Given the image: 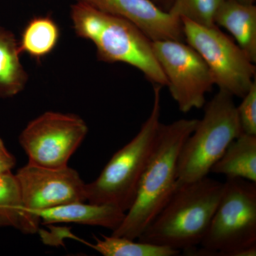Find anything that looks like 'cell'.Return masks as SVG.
<instances>
[{
  "mask_svg": "<svg viewBox=\"0 0 256 256\" xmlns=\"http://www.w3.org/2000/svg\"><path fill=\"white\" fill-rule=\"evenodd\" d=\"M153 50L164 72L168 86L181 112L201 108L214 84L213 76L200 54L178 40L152 42Z\"/></svg>",
  "mask_w": 256,
  "mask_h": 256,
  "instance_id": "9",
  "label": "cell"
},
{
  "mask_svg": "<svg viewBox=\"0 0 256 256\" xmlns=\"http://www.w3.org/2000/svg\"><path fill=\"white\" fill-rule=\"evenodd\" d=\"M214 22L230 32L252 63H256V6L236 0H224Z\"/></svg>",
  "mask_w": 256,
  "mask_h": 256,
  "instance_id": "13",
  "label": "cell"
},
{
  "mask_svg": "<svg viewBox=\"0 0 256 256\" xmlns=\"http://www.w3.org/2000/svg\"><path fill=\"white\" fill-rule=\"evenodd\" d=\"M223 194L198 252L200 256L256 255V183L226 178Z\"/></svg>",
  "mask_w": 256,
  "mask_h": 256,
  "instance_id": "5",
  "label": "cell"
},
{
  "mask_svg": "<svg viewBox=\"0 0 256 256\" xmlns=\"http://www.w3.org/2000/svg\"><path fill=\"white\" fill-rule=\"evenodd\" d=\"M224 186L225 184L208 176L176 186L169 201L138 240L191 252L206 234Z\"/></svg>",
  "mask_w": 256,
  "mask_h": 256,
  "instance_id": "3",
  "label": "cell"
},
{
  "mask_svg": "<svg viewBox=\"0 0 256 256\" xmlns=\"http://www.w3.org/2000/svg\"><path fill=\"white\" fill-rule=\"evenodd\" d=\"M236 107L239 124L244 134L256 136V80Z\"/></svg>",
  "mask_w": 256,
  "mask_h": 256,
  "instance_id": "20",
  "label": "cell"
},
{
  "mask_svg": "<svg viewBox=\"0 0 256 256\" xmlns=\"http://www.w3.org/2000/svg\"><path fill=\"white\" fill-rule=\"evenodd\" d=\"M240 3H244V4H252L255 3L256 0H236Z\"/></svg>",
  "mask_w": 256,
  "mask_h": 256,
  "instance_id": "23",
  "label": "cell"
},
{
  "mask_svg": "<svg viewBox=\"0 0 256 256\" xmlns=\"http://www.w3.org/2000/svg\"><path fill=\"white\" fill-rule=\"evenodd\" d=\"M15 176L31 234L40 228L38 212L72 202H86V184L70 166L53 169L28 163Z\"/></svg>",
  "mask_w": 256,
  "mask_h": 256,
  "instance_id": "10",
  "label": "cell"
},
{
  "mask_svg": "<svg viewBox=\"0 0 256 256\" xmlns=\"http://www.w3.org/2000/svg\"><path fill=\"white\" fill-rule=\"evenodd\" d=\"M92 248L104 256H175L180 250L164 246L142 242H134L126 237L111 235L95 237Z\"/></svg>",
  "mask_w": 256,
  "mask_h": 256,
  "instance_id": "18",
  "label": "cell"
},
{
  "mask_svg": "<svg viewBox=\"0 0 256 256\" xmlns=\"http://www.w3.org/2000/svg\"><path fill=\"white\" fill-rule=\"evenodd\" d=\"M210 172L256 183V136L242 133L229 144Z\"/></svg>",
  "mask_w": 256,
  "mask_h": 256,
  "instance_id": "14",
  "label": "cell"
},
{
  "mask_svg": "<svg viewBox=\"0 0 256 256\" xmlns=\"http://www.w3.org/2000/svg\"><path fill=\"white\" fill-rule=\"evenodd\" d=\"M86 122L77 114L47 111L28 122L18 137L28 163L56 168L68 166L86 137Z\"/></svg>",
  "mask_w": 256,
  "mask_h": 256,
  "instance_id": "8",
  "label": "cell"
},
{
  "mask_svg": "<svg viewBox=\"0 0 256 256\" xmlns=\"http://www.w3.org/2000/svg\"><path fill=\"white\" fill-rule=\"evenodd\" d=\"M242 134L233 96L220 90L205 106L203 118L184 143L176 186L208 176L229 144Z\"/></svg>",
  "mask_w": 256,
  "mask_h": 256,
  "instance_id": "6",
  "label": "cell"
},
{
  "mask_svg": "<svg viewBox=\"0 0 256 256\" xmlns=\"http://www.w3.org/2000/svg\"><path fill=\"white\" fill-rule=\"evenodd\" d=\"M224 0H174L168 12L197 24L214 26L217 10Z\"/></svg>",
  "mask_w": 256,
  "mask_h": 256,
  "instance_id": "19",
  "label": "cell"
},
{
  "mask_svg": "<svg viewBox=\"0 0 256 256\" xmlns=\"http://www.w3.org/2000/svg\"><path fill=\"white\" fill-rule=\"evenodd\" d=\"M60 30L50 16H37L26 24L22 32L18 48L36 60H41L54 52L58 45Z\"/></svg>",
  "mask_w": 256,
  "mask_h": 256,
  "instance_id": "16",
  "label": "cell"
},
{
  "mask_svg": "<svg viewBox=\"0 0 256 256\" xmlns=\"http://www.w3.org/2000/svg\"><path fill=\"white\" fill-rule=\"evenodd\" d=\"M85 202H72L43 210L38 212V216L44 224L76 223L104 227L112 232L126 216V212L112 205Z\"/></svg>",
  "mask_w": 256,
  "mask_h": 256,
  "instance_id": "12",
  "label": "cell"
},
{
  "mask_svg": "<svg viewBox=\"0 0 256 256\" xmlns=\"http://www.w3.org/2000/svg\"><path fill=\"white\" fill-rule=\"evenodd\" d=\"M126 18L140 28L151 41L184 40L181 18L164 12L150 0H74Z\"/></svg>",
  "mask_w": 256,
  "mask_h": 256,
  "instance_id": "11",
  "label": "cell"
},
{
  "mask_svg": "<svg viewBox=\"0 0 256 256\" xmlns=\"http://www.w3.org/2000/svg\"><path fill=\"white\" fill-rule=\"evenodd\" d=\"M160 9L164 12H169L174 0H150Z\"/></svg>",
  "mask_w": 256,
  "mask_h": 256,
  "instance_id": "22",
  "label": "cell"
},
{
  "mask_svg": "<svg viewBox=\"0 0 256 256\" xmlns=\"http://www.w3.org/2000/svg\"><path fill=\"white\" fill-rule=\"evenodd\" d=\"M161 89L154 86L150 114L136 137L114 153L98 178L86 184V202L112 205L126 213L132 206L161 124Z\"/></svg>",
  "mask_w": 256,
  "mask_h": 256,
  "instance_id": "4",
  "label": "cell"
},
{
  "mask_svg": "<svg viewBox=\"0 0 256 256\" xmlns=\"http://www.w3.org/2000/svg\"><path fill=\"white\" fill-rule=\"evenodd\" d=\"M20 55L14 34L0 26V98L18 95L28 84V74Z\"/></svg>",
  "mask_w": 256,
  "mask_h": 256,
  "instance_id": "15",
  "label": "cell"
},
{
  "mask_svg": "<svg viewBox=\"0 0 256 256\" xmlns=\"http://www.w3.org/2000/svg\"><path fill=\"white\" fill-rule=\"evenodd\" d=\"M198 120L160 124L156 144L143 172L136 198L112 235L136 240L162 210L178 184V156Z\"/></svg>",
  "mask_w": 256,
  "mask_h": 256,
  "instance_id": "1",
  "label": "cell"
},
{
  "mask_svg": "<svg viewBox=\"0 0 256 256\" xmlns=\"http://www.w3.org/2000/svg\"><path fill=\"white\" fill-rule=\"evenodd\" d=\"M181 20L184 40L206 62L215 85L232 96L244 97L256 80L255 64L216 25L205 26Z\"/></svg>",
  "mask_w": 256,
  "mask_h": 256,
  "instance_id": "7",
  "label": "cell"
},
{
  "mask_svg": "<svg viewBox=\"0 0 256 256\" xmlns=\"http://www.w3.org/2000/svg\"><path fill=\"white\" fill-rule=\"evenodd\" d=\"M12 227L31 234L22 200L20 185L11 172L0 174V228Z\"/></svg>",
  "mask_w": 256,
  "mask_h": 256,
  "instance_id": "17",
  "label": "cell"
},
{
  "mask_svg": "<svg viewBox=\"0 0 256 256\" xmlns=\"http://www.w3.org/2000/svg\"><path fill=\"white\" fill-rule=\"evenodd\" d=\"M16 159L0 138V174L11 172L16 165Z\"/></svg>",
  "mask_w": 256,
  "mask_h": 256,
  "instance_id": "21",
  "label": "cell"
},
{
  "mask_svg": "<svg viewBox=\"0 0 256 256\" xmlns=\"http://www.w3.org/2000/svg\"><path fill=\"white\" fill-rule=\"evenodd\" d=\"M70 16L77 36L95 45L98 60L132 66L150 82L168 86V80L153 50L152 41L136 24L82 2L72 5Z\"/></svg>",
  "mask_w": 256,
  "mask_h": 256,
  "instance_id": "2",
  "label": "cell"
}]
</instances>
